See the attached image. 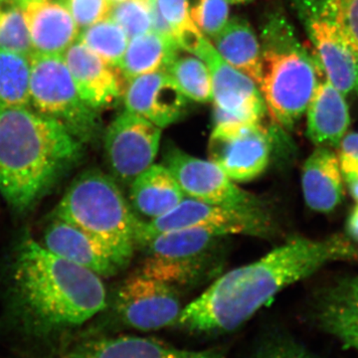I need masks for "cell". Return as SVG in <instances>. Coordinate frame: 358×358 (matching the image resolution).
I'll use <instances>...</instances> for the list:
<instances>
[{
	"instance_id": "1",
	"label": "cell",
	"mask_w": 358,
	"mask_h": 358,
	"mask_svg": "<svg viewBox=\"0 0 358 358\" xmlns=\"http://www.w3.org/2000/svg\"><path fill=\"white\" fill-rule=\"evenodd\" d=\"M358 255L350 238L299 237L255 262L215 280L182 308L176 326L194 333H228L241 327L282 289L317 273L329 263Z\"/></svg>"
},
{
	"instance_id": "2",
	"label": "cell",
	"mask_w": 358,
	"mask_h": 358,
	"mask_svg": "<svg viewBox=\"0 0 358 358\" xmlns=\"http://www.w3.org/2000/svg\"><path fill=\"white\" fill-rule=\"evenodd\" d=\"M107 306L102 277L27 238L18 248L11 279L14 329L38 345L65 338Z\"/></svg>"
},
{
	"instance_id": "3",
	"label": "cell",
	"mask_w": 358,
	"mask_h": 358,
	"mask_svg": "<svg viewBox=\"0 0 358 358\" xmlns=\"http://www.w3.org/2000/svg\"><path fill=\"white\" fill-rule=\"evenodd\" d=\"M60 122L24 107H0V193L11 208L38 203L83 155Z\"/></svg>"
},
{
	"instance_id": "4",
	"label": "cell",
	"mask_w": 358,
	"mask_h": 358,
	"mask_svg": "<svg viewBox=\"0 0 358 358\" xmlns=\"http://www.w3.org/2000/svg\"><path fill=\"white\" fill-rule=\"evenodd\" d=\"M260 45L259 89L273 121L289 131L306 114L324 70L278 11L264 23Z\"/></svg>"
},
{
	"instance_id": "5",
	"label": "cell",
	"mask_w": 358,
	"mask_h": 358,
	"mask_svg": "<svg viewBox=\"0 0 358 358\" xmlns=\"http://www.w3.org/2000/svg\"><path fill=\"white\" fill-rule=\"evenodd\" d=\"M53 217L73 224L93 238L120 270L131 262L140 219L112 176L96 169L80 174L59 202Z\"/></svg>"
},
{
	"instance_id": "6",
	"label": "cell",
	"mask_w": 358,
	"mask_h": 358,
	"mask_svg": "<svg viewBox=\"0 0 358 358\" xmlns=\"http://www.w3.org/2000/svg\"><path fill=\"white\" fill-rule=\"evenodd\" d=\"M227 236L201 228L159 233L136 245L145 253L136 273L173 287L195 284L217 270Z\"/></svg>"
},
{
	"instance_id": "7",
	"label": "cell",
	"mask_w": 358,
	"mask_h": 358,
	"mask_svg": "<svg viewBox=\"0 0 358 358\" xmlns=\"http://www.w3.org/2000/svg\"><path fill=\"white\" fill-rule=\"evenodd\" d=\"M29 98L39 114L60 122L83 145L102 133L100 112L85 102L63 55L33 54L29 59Z\"/></svg>"
},
{
	"instance_id": "8",
	"label": "cell",
	"mask_w": 358,
	"mask_h": 358,
	"mask_svg": "<svg viewBox=\"0 0 358 358\" xmlns=\"http://www.w3.org/2000/svg\"><path fill=\"white\" fill-rule=\"evenodd\" d=\"M195 228L219 231L225 235L263 237L271 232V220L264 208H233L185 197L164 216L148 222L138 220L136 245L159 233Z\"/></svg>"
},
{
	"instance_id": "9",
	"label": "cell",
	"mask_w": 358,
	"mask_h": 358,
	"mask_svg": "<svg viewBox=\"0 0 358 358\" xmlns=\"http://www.w3.org/2000/svg\"><path fill=\"white\" fill-rule=\"evenodd\" d=\"M162 129L145 117L124 110L106 129L103 147L115 181L127 185L154 164Z\"/></svg>"
},
{
	"instance_id": "10",
	"label": "cell",
	"mask_w": 358,
	"mask_h": 358,
	"mask_svg": "<svg viewBox=\"0 0 358 358\" xmlns=\"http://www.w3.org/2000/svg\"><path fill=\"white\" fill-rule=\"evenodd\" d=\"M270 134L262 122L214 126L208 141L209 160L234 182H248L267 169Z\"/></svg>"
},
{
	"instance_id": "11",
	"label": "cell",
	"mask_w": 358,
	"mask_h": 358,
	"mask_svg": "<svg viewBox=\"0 0 358 358\" xmlns=\"http://www.w3.org/2000/svg\"><path fill=\"white\" fill-rule=\"evenodd\" d=\"M164 166L186 197L233 208H263L260 200L241 189L211 160L193 157L171 145L164 148Z\"/></svg>"
},
{
	"instance_id": "12",
	"label": "cell",
	"mask_w": 358,
	"mask_h": 358,
	"mask_svg": "<svg viewBox=\"0 0 358 358\" xmlns=\"http://www.w3.org/2000/svg\"><path fill=\"white\" fill-rule=\"evenodd\" d=\"M182 308L173 286L140 273L127 278L115 294V310L120 319L141 331L174 326Z\"/></svg>"
},
{
	"instance_id": "13",
	"label": "cell",
	"mask_w": 358,
	"mask_h": 358,
	"mask_svg": "<svg viewBox=\"0 0 358 358\" xmlns=\"http://www.w3.org/2000/svg\"><path fill=\"white\" fill-rule=\"evenodd\" d=\"M307 33L324 75L345 96L357 88V68L350 48L322 0H289Z\"/></svg>"
},
{
	"instance_id": "14",
	"label": "cell",
	"mask_w": 358,
	"mask_h": 358,
	"mask_svg": "<svg viewBox=\"0 0 358 358\" xmlns=\"http://www.w3.org/2000/svg\"><path fill=\"white\" fill-rule=\"evenodd\" d=\"M194 56L203 60L210 71L214 107L245 122L263 121L267 107L253 79L226 62L208 38Z\"/></svg>"
},
{
	"instance_id": "15",
	"label": "cell",
	"mask_w": 358,
	"mask_h": 358,
	"mask_svg": "<svg viewBox=\"0 0 358 358\" xmlns=\"http://www.w3.org/2000/svg\"><path fill=\"white\" fill-rule=\"evenodd\" d=\"M187 100L166 71L134 78L124 91L126 110L145 117L160 129L183 117Z\"/></svg>"
},
{
	"instance_id": "16",
	"label": "cell",
	"mask_w": 358,
	"mask_h": 358,
	"mask_svg": "<svg viewBox=\"0 0 358 358\" xmlns=\"http://www.w3.org/2000/svg\"><path fill=\"white\" fill-rule=\"evenodd\" d=\"M82 99L99 110L112 107L124 95L119 73L82 42L71 45L63 54Z\"/></svg>"
},
{
	"instance_id": "17",
	"label": "cell",
	"mask_w": 358,
	"mask_h": 358,
	"mask_svg": "<svg viewBox=\"0 0 358 358\" xmlns=\"http://www.w3.org/2000/svg\"><path fill=\"white\" fill-rule=\"evenodd\" d=\"M315 315L326 333L358 352V275L341 278L320 291Z\"/></svg>"
},
{
	"instance_id": "18",
	"label": "cell",
	"mask_w": 358,
	"mask_h": 358,
	"mask_svg": "<svg viewBox=\"0 0 358 358\" xmlns=\"http://www.w3.org/2000/svg\"><path fill=\"white\" fill-rule=\"evenodd\" d=\"M22 8L34 54L63 55L79 38V27L64 2L34 0Z\"/></svg>"
},
{
	"instance_id": "19",
	"label": "cell",
	"mask_w": 358,
	"mask_h": 358,
	"mask_svg": "<svg viewBox=\"0 0 358 358\" xmlns=\"http://www.w3.org/2000/svg\"><path fill=\"white\" fill-rule=\"evenodd\" d=\"M345 98L327 76L320 78L306 110L307 136L315 147L336 148L348 133L350 115Z\"/></svg>"
},
{
	"instance_id": "20",
	"label": "cell",
	"mask_w": 358,
	"mask_h": 358,
	"mask_svg": "<svg viewBox=\"0 0 358 358\" xmlns=\"http://www.w3.org/2000/svg\"><path fill=\"white\" fill-rule=\"evenodd\" d=\"M67 358H224L221 350H188L141 336L91 339L70 350Z\"/></svg>"
},
{
	"instance_id": "21",
	"label": "cell",
	"mask_w": 358,
	"mask_h": 358,
	"mask_svg": "<svg viewBox=\"0 0 358 358\" xmlns=\"http://www.w3.org/2000/svg\"><path fill=\"white\" fill-rule=\"evenodd\" d=\"M42 245L51 253L88 268L102 278L112 277L120 271L98 242L62 219L53 217L45 230Z\"/></svg>"
},
{
	"instance_id": "22",
	"label": "cell",
	"mask_w": 358,
	"mask_h": 358,
	"mask_svg": "<svg viewBox=\"0 0 358 358\" xmlns=\"http://www.w3.org/2000/svg\"><path fill=\"white\" fill-rule=\"evenodd\" d=\"M345 178L333 148L317 147L306 160L301 188L308 208L329 213L345 199Z\"/></svg>"
},
{
	"instance_id": "23",
	"label": "cell",
	"mask_w": 358,
	"mask_h": 358,
	"mask_svg": "<svg viewBox=\"0 0 358 358\" xmlns=\"http://www.w3.org/2000/svg\"><path fill=\"white\" fill-rule=\"evenodd\" d=\"M131 205L136 211L155 219L173 210L186 195L164 164H152L131 185Z\"/></svg>"
},
{
	"instance_id": "24",
	"label": "cell",
	"mask_w": 358,
	"mask_h": 358,
	"mask_svg": "<svg viewBox=\"0 0 358 358\" xmlns=\"http://www.w3.org/2000/svg\"><path fill=\"white\" fill-rule=\"evenodd\" d=\"M210 41L226 62L241 71L258 85L261 45L248 21L239 16L229 18L227 24Z\"/></svg>"
},
{
	"instance_id": "25",
	"label": "cell",
	"mask_w": 358,
	"mask_h": 358,
	"mask_svg": "<svg viewBox=\"0 0 358 358\" xmlns=\"http://www.w3.org/2000/svg\"><path fill=\"white\" fill-rule=\"evenodd\" d=\"M179 46L176 40L155 31L129 39L120 70L124 79L131 80L157 71H166L176 56Z\"/></svg>"
},
{
	"instance_id": "26",
	"label": "cell",
	"mask_w": 358,
	"mask_h": 358,
	"mask_svg": "<svg viewBox=\"0 0 358 358\" xmlns=\"http://www.w3.org/2000/svg\"><path fill=\"white\" fill-rule=\"evenodd\" d=\"M29 60L0 49V107L30 105Z\"/></svg>"
},
{
	"instance_id": "27",
	"label": "cell",
	"mask_w": 358,
	"mask_h": 358,
	"mask_svg": "<svg viewBox=\"0 0 358 358\" xmlns=\"http://www.w3.org/2000/svg\"><path fill=\"white\" fill-rule=\"evenodd\" d=\"M79 41L108 64L119 68L129 42L127 33L110 17L85 28Z\"/></svg>"
},
{
	"instance_id": "28",
	"label": "cell",
	"mask_w": 358,
	"mask_h": 358,
	"mask_svg": "<svg viewBox=\"0 0 358 358\" xmlns=\"http://www.w3.org/2000/svg\"><path fill=\"white\" fill-rule=\"evenodd\" d=\"M166 72L173 77L186 98L200 103L212 100L210 71L201 59L178 54L167 67Z\"/></svg>"
},
{
	"instance_id": "29",
	"label": "cell",
	"mask_w": 358,
	"mask_h": 358,
	"mask_svg": "<svg viewBox=\"0 0 358 358\" xmlns=\"http://www.w3.org/2000/svg\"><path fill=\"white\" fill-rule=\"evenodd\" d=\"M160 13L167 21L179 48L195 55L207 38L193 23L188 0H157Z\"/></svg>"
},
{
	"instance_id": "30",
	"label": "cell",
	"mask_w": 358,
	"mask_h": 358,
	"mask_svg": "<svg viewBox=\"0 0 358 358\" xmlns=\"http://www.w3.org/2000/svg\"><path fill=\"white\" fill-rule=\"evenodd\" d=\"M0 49L28 60L34 54L24 11L17 4L0 10Z\"/></svg>"
},
{
	"instance_id": "31",
	"label": "cell",
	"mask_w": 358,
	"mask_h": 358,
	"mask_svg": "<svg viewBox=\"0 0 358 358\" xmlns=\"http://www.w3.org/2000/svg\"><path fill=\"white\" fill-rule=\"evenodd\" d=\"M322 3L352 52L357 68L355 92L358 96V0H322Z\"/></svg>"
},
{
	"instance_id": "32",
	"label": "cell",
	"mask_w": 358,
	"mask_h": 358,
	"mask_svg": "<svg viewBox=\"0 0 358 358\" xmlns=\"http://www.w3.org/2000/svg\"><path fill=\"white\" fill-rule=\"evenodd\" d=\"M131 39L152 31L150 0H126L112 4L109 16Z\"/></svg>"
},
{
	"instance_id": "33",
	"label": "cell",
	"mask_w": 358,
	"mask_h": 358,
	"mask_svg": "<svg viewBox=\"0 0 358 358\" xmlns=\"http://www.w3.org/2000/svg\"><path fill=\"white\" fill-rule=\"evenodd\" d=\"M190 17L200 31L211 39L229 20L228 0H194L189 6Z\"/></svg>"
},
{
	"instance_id": "34",
	"label": "cell",
	"mask_w": 358,
	"mask_h": 358,
	"mask_svg": "<svg viewBox=\"0 0 358 358\" xmlns=\"http://www.w3.org/2000/svg\"><path fill=\"white\" fill-rule=\"evenodd\" d=\"M66 6L78 27L87 28L109 16V0H66Z\"/></svg>"
},
{
	"instance_id": "35",
	"label": "cell",
	"mask_w": 358,
	"mask_h": 358,
	"mask_svg": "<svg viewBox=\"0 0 358 358\" xmlns=\"http://www.w3.org/2000/svg\"><path fill=\"white\" fill-rule=\"evenodd\" d=\"M253 358H315L301 343L278 338L264 343Z\"/></svg>"
},
{
	"instance_id": "36",
	"label": "cell",
	"mask_w": 358,
	"mask_h": 358,
	"mask_svg": "<svg viewBox=\"0 0 358 358\" xmlns=\"http://www.w3.org/2000/svg\"><path fill=\"white\" fill-rule=\"evenodd\" d=\"M338 162L343 176L358 171V133L352 131L343 136L339 143Z\"/></svg>"
},
{
	"instance_id": "37",
	"label": "cell",
	"mask_w": 358,
	"mask_h": 358,
	"mask_svg": "<svg viewBox=\"0 0 358 358\" xmlns=\"http://www.w3.org/2000/svg\"><path fill=\"white\" fill-rule=\"evenodd\" d=\"M346 229H348V236L352 239L358 241V202L355 208L350 212L348 216V222H346Z\"/></svg>"
},
{
	"instance_id": "38",
	"label": "cell",
	"mask_w": 358,
	"mask_h": 358,
	"mask_svg": "<svg viewBox=\"0 0 358 358\" xmlns=\"http://www.w3.org/2000/svg\"><path fill=\"white\" fill-rule=\"evenodd\" d=\"M343 178H345V185H348L350 194L358 202V171L346 174V176H343Z\"/></svg>"
},
{
	"instance_id": "39",
	"label": "cell",
	"mask_w": 358,
	"mask_h": 358,
	"mask_svg": "<svg viewBox=\"0 0 358 358\" xmlns=\"http://www.w3.org/2000/svg\"><path fill=\"white\" fill-rule=\"evenodd\" d=\"M15 2V4L20 6L21 7H24L26 4L29 3V2L34 1V0H13Z\"/></svg>"
},
{
	"instance_id": "40",
	"label": "cell",
	"mask_w": 358,
	"mask_h": 358,
	"mask_svg": "<svg viewBox=\"0 0 358 358\" xmlns=\"http://www.w3.org/2000/svg\"><path fill=\"white\" fill-rule=\"evenodd\" d=\"M228 1H229V3L243 4L248 3V2L254 1V0H228Z\"/></svg>"
},
{
	"instance_id": "41",
	"label": "cell",
	"mask_w": 358,
	"mask_h": 358,
	"mask_svg": "<svg viewBox=\"0 0 358 358\" xmlns=\"http://www.w3.org/2000/svg\"><path fill=\"white\" fill-rule=\"evenodd\" d=\"M110 4L120 3V2L126 1V0H109Z\"/></svg>"
},
{
	"instance_id": "42",
	"label": "cell",
	"mask_w": 358,
	"mask_h": 358,
	"mask_svg": "<svg viewBox=\"0 0 358 358\" xmlns=\"http://www.w3.org/2000/svg\"><path fill=\"white\" fill-rule=\"evenodd\" d=\"M9 1V0H0V3H2V2Z\"/></svg>"
}]
</instances>
